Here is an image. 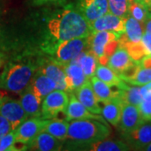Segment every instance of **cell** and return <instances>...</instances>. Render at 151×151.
Instances as JSON below:
<instances>
[{
	"mask_svg": "<svg viewBox=\"0 0 151 151\" xmlns=\"http://www.w3.org/2000/svg\"><path fill=\"white\" fill-rule=\"evenodd\" d=\"M39 50L47 55L57 43L75 38L88 37L92 33L90 23L73 4L45 9L40 16Z\"/></svg>",
	"mask_w": 151,
	"mask_h": 151,
	"instance_id": "obj_1",
	"label": "cell"
},
{
	"mask_svg": "<svg viewBox=\"0 0 151 151\" xmlns=\"http://www.w3.org/2000/svg\"><path fill=\"white\" fill-rule=\"evenodd\" d=\"M37 72V60L34 61L25 55L9 60L0 74V88L14 93H21L30 84Z\"/></svg>",
	"mask_w": 151,
	"mask_h": 151,
	"instance_id": "obj_2",
	"label": "cell"
},
{
	"mask_svg": "<svg viewBox=\"0 0 151 151\" xmlns=\"http://www.w3.org/2000/svg\"><path fill=\"white\" fill-rule=\"evenodd\" d=\"M111 134L107 123L92 119H74L68 125L66 148L68 150H81L86 145L106 139Z\"/></svg>",
	"mask_w": 151,
	"mask_h": 151,
	"instance_id": "obj_3",
	"label": "cell"
},
{
	"mask_svg": "<svg viewBox=\"0 0 151 151\" xmlns=\"http://www.w3.org/2000/svg\"><path fill=\"white\" fill-rule=\"evenodd\" d=\"M87 48L88 37L75 38L56 44L47 56L65 65Z\"/></svg>",
	"mask_w": 151,
	"mask_h": 151,
	"instance_id": "obj_4",
	"label": "cell"
},
{
	"mask_svg": "<svg viewBox=\"0 0 151 151\" xmlns=\"http://www.w3.org/2000/svg\"><path fill=\"white\" fill-rule=\"evenodd\" d=\"M68 103V92L61 90H54L49 93L42 101L41 117L45 119H54L60 113H65Z\"/></svg>",
	"mask_w": 151,
	"mask_h": 151,
	"instance_id": "obj_5",
	"label": "cell"
},
{
	"mask_svg": "<svg viewBox=\"0 0 151 151\" xmlns=\"http://www.w3.org/2000/svg\"><path fill=\"white\" fill-rule=\"evenodd\" d=\"M37 71L53 79L56 82V90L68 91L64 65L49 56H44L37 60Z\"/></svg>",
	"mask_w": 151,
	"mask_h": 151,
	"instance_id": "obj_6",
	"label": "cell"
},
{
	"mask_svg": "<svg viewBox=\"0 0 151 151\" xmlns=\"http://www.w3.org/2000/svg\"><path fill=\"white\" fill-rule=\"evenodd\" d=\"M0 114L9 121L12 130L16 129L19 124L29 118L19 101L4 94L0 97Z\"/></svg>",
	"mask_w": 151,
	"mask_h": 151,
	"instance_id": "obj_7",
	"label": "cell"
},
{
	"mask_svg": "<svg viewBox=\"0 0 151 151\" xmlns=\"http://www.w3.org/2000/svg\"><path fill=\"white\" fill-rule=\"evenodd\" d=\"M47 119H44L41 116L40 117H30L16 129L14 130L15 141L27 145L33 140L40 132H42L46 124Z\"/></svg>",
	"mask_w": 151,
	"mask_h": 151,
	"instance_id": "obj_8",
	"label": "cell"
},
{
	"mask_svg": "<svg viewBox=\"0 0 151 151\" xmlns=\"http://www.w3.org/2000/svg\"><path fill=\"white\" fill-rule=\"evenodd\" d=\"M122 135L130 148L144 150L151 142V119H143L134 129Z\"/></svg>",
	"mask_w": 151,
	"mask_h": 151,
	"instance_id": "obj_9",
	"label": "cell"
},
{
	"mask_svg": "<svg viewBox=\"0 0 151 151\" xmlns=\"http://www.w3.org/2000/svg\"><path fill=\"white\" fill-rule=\"evenodd\" d=\"M92 33L97 31H112L121 37L125 32V19L107 13L90 23Z\"/></svg>",
	"mask_w": 151,
	"mask_h": 151,
	"instance_id": "obj_10",
	"label": "cell"
},
{
	"mask_svg": "<svg viewBox=\"0 0 151 151\" xmlns=\"http://www.w3.org/2000/svg\"><path fill=\"white\" fill-rule=\"evenodd\" d=\"M76 6L89 23L108 12V0H77Z\"/></svg>",
	"mask_w": 151,
	"mask_h": 151,
	"instance_id": "obj_11",
	"label": "cell"
},
{
	"mask_svg": "<svg viewBox=\"0 0 151 151\" xmlns=\"http://www.w3.org/2000/svg\"><path fill=\"white\" fill-rule=\"evenodd\" d=\"M143 121L139 108L129 103H123L121 118L119 121V129L122 134L128 133L135 128Z\"/></svg>",
	"mask_w": 151,
	"mask_h": 151,
	"instance_id": "obj_12",
	"label": "cell"
},
{
	"mask_svg": "<svg viewBox=\"0 0 151 151\" xmlns=\"http://www.w3.org/2000/svg\"><path fill=\"white\" fill-rule=\"evenodd\" d=\"M64 148L63 140L42 131L27 145V150L38 151H57Z\"/></svg>",
	"mask_w": 151,
	"mask_h": 151,
	"instance_id": "obj_13",
	"label": "cell"
},
{
	"mask_svg": "<svg viewBox=\"0 0 151 151\" xmlns=\"http://www.w3.org/2000/svg\"><path fill=\"white\" fill-rule=\"evenodd\" d=\"M69 103L66 107L65 115L66 120L71 121L74 119H92L104 122V119L98 114H94L88 111L82 103L76 98L73 92H69Z\"/></svg>",
	"mask_w": 151,
	"mask_h": 151,
	"instance_id": "obj_14",
	"label": "cell"
},
{
	"mask_svg": "<svg viewBox=\"0 0 151 151\" xmlns=\"http://www.w3.org/2000/svg\"><path fill=\"white\" fill-rule=\"evenodd\" d=\"M74 92L76 98L84 105V107L88 111L94 114H101L102 109L98 105V101L93 92L90 79L87 80L82 86H80Z\"/></svg>",
	"mask_w": 151,
	"mask_h": 151,
	"instance_id": "obj_15",
	"label": "cell"
},
{
	"mask_svg": "<svg viewBox=\"0 0 151 151\" xmlns=\"http://www.w3.org/2000/svg\"><path fill=\"white\" fill-rule=\"evenodd\" d=\"M119 38L117 34L112 31L93 32L88 36V49L97 59L99 56L104 55L105 46L109 41Z\"/></svg>",
	"mask_w": 151,
	"mask_h": 151,
	"instance_id": "obj_16",
	"label": "cell"
},
{
	"mask_svg": "<svg viewBox=\"0 0 151 151\" xmlns=\"http://www.w3.org/2000/svg\"><path fill=\"white\" fill-rule=\"evenodd\" d=\"M65 80L67 84V92H74L81 86L87 80L81 66L78 64L70 62L64 65Z\"/></svg>",
	"mask_w": 151,
	"mask_h": 151,
	"instance_id": "obj_17",
	"label": "cell"
},
{
	"mask_svg": "<svg viewBox=\"0 0 151 151\" xmlns=\"http://www.w3.org/2000/svg\"><path fill=\"white\" fill-rule=\"evenodd\" d=\"M19 103L28 117L41 116V101L34 92L30 84L21 92Z\"/></svg>",
	"mask_w": 151,
	"mask_h": 151,
	"instance_id": "obj_18",
	"label": "cell"
},
{
	"mask_svg": "<svg viewBox=\"0 0 151 151\" xmlns=\"http://www.w3.org/2000/svg\"><path fill=\"white\" fill-rule=\"evenodd\" d=\"M30 86L41 102L49 93L56 90V82L47 76L43 75L38 71L34 76Z\"/></svg>",
	"mask_w": 151,
	"mask_h": 151,
	"instance_id": "obj_19",
	"label": "cell"
},
{
	"mask_svg": "<svg viewBox=\"0 0 151 151\" xmlns=\"http://www.w3.org/2000/svg\"><path fill=\"white\" fill-rule=\"evenodd\" d=\"M134 62L135 61L131 59L126 49L122 46H119L113 52V54L109 56L108 65L119 75Z\"/></svg>",
	"mask_w": 151,
	"mask_h": 151,
	"instance_id": "obj_20",
	"label": "cell"
},
{
	"mask_svg": "<svg viewBox=\"0 0 151 151\" xmlns=\"http://www.w3.org/2000/svg\"><path fill=\"white\" fill-rule=\"evenodd\" d=\"M123 103L119 96L113 97L111 100L104 103L101 113L103 119L113 126H118L121 118Z\"/></svg>",
	"mask_w": 151,
	"mask_h": 151,
	"instance_id": "obj_21",
	"label": "cell"
},
{
	"mask_svg": "<svg viewBox=\"0 0 151 151\" xmlns=\"http://www.w3.org/2000/svg\"><path fill=\"white\" fill-rule=\"evenodd\" d=\"M119 96L123 103H129L139 107L140 105L143 96L141 93V87L139 86H129L126 81H123L118 86Z\"/></svg>",
	"mask_w": 151,
	"mask_h": 151,
	"instance_id": "obj_22",
	"label": "cell"
},
{
	"mask_svg": "<svg viewBox=\"0 0 151 151\" xmlns=\"http://www.w3.org/2000/svg\"><path fill=\"white\" fill-rule=\"evenodd\" d=\"M70 62L81 65L87 79H90L95 74V70L98 64L97 57L92 54L88 48L81 52Z\"/></svg>",
	"mask_w": 151,
	"mask_h": 151,
	"instance_id": "obj_23",
	"label": "cell"
},
{
	"mask_svg": "<svg viewBox=\"0 0 151 151\" xmlns=\"http://www.w3.org/2000/svg\"><path fill=\"white\" fill-rule=\"evenodd\" d=\"M129 150L130 147L126 142L114 139H103L96 143L86 145L81 149V150L92 151H126Z\"/></svg>",
	"mask_w": 151,
	"mask_h": 151,
	"instance_id": "obj_24",
	"label": "cell"
},
{
	"mask_svg": "<svg viewBox=\"0 0 151 151\" xmlns=\"http://www.w3.org/2000/svg\"><path fill=\"white\" fill-rule=\"evenodd\" d=\"M90 81L92 83L93 92L95 93L98 102L104 103L111 100L113 97L119 96V91H113L109 85L98 79L97 76H92L90 78Z\"/></svg>",
	"mask_w": 151,
	"mask_h": 151,
	"instance_id": "obj_25",
	"label": "cell"
},
{
	"mask_svg": "<svg viewBox=\"0 0 151 151\" xmlns=\"http://www.w3.org/2000/svg\"><path fill=\"white\" fill-rule=\"evenodd\" d=\"M144 24L136 20L134 18L128 15L125 18V32L124 35L127 40L132 42L141 41L144 35Z\"/></svg>",
	"mask_w": 151,
	"mask_h": 151,
	"instance_id": "obj_26",
	"label": "cell"
},
{
	"mask_svg": "<svg viewBox=\"0 0 151 151\" xmlns=\"http://www.w3.org/2000/svg\"><path fill=\"white\" fill-rule=\"evenodd\" d=\"M69 123L64 120L54 119H47L43 131L48 133L60 140L65 141L67 139V131H68Z\"/></svg>",
	"mask_w": 151,
	"mask_h": 151,
	"instance_id": "obj_27",
	"label": "cell"
},
{
	"mask_svg": "<svg viewBox=\"0 0 151 151\" xmlns=\"http://www.w3.org/2000/svg\"><path fill=\"white\" fill-rule=\"evenodd\" d=\"M119 46H122L126 49L131 59L135 62H139L143 57L146 55L145 49L142 41H139V42L129 41L124 37V35L119 38Z\"/></svg>",
	"mask_w": 151,
	"mask_h": 151,
	"instance_id": "obj_28",
	"label": "cell"
},
{
	"mask_svg": "<svg viewBox=\"0 0 151 151\" xmlns=\"http://www.w3.org/2000/svg\"><path fill=\"white\" fill-rule=\"evenodd\" d=\"M95 75L98 79L106 82L110 86H119L123 81L119 74H117L114 70L107 65L97 64Z\"/></svg>",
	"mask_w": 151,
	"mask_h": 151,
	"instance_id": "obj_29",
	"label": "cell"
},
{
	"mask_svg": "<svg viewBox=\"0 0 151 151\" xmlns=\"http://www.w3.org/2000/svg\"><path fill=\"white\" fill-rule=\"evenodd\" d=\"M108 12L125 19L129 15V0H108Z\"/></svg>",
	"mask_w": 151,
	"mask_h": 151,
	"instance_id": "obj_30",
	"label": "cell"
},
{
	"mask_svg": "<svg viewBox=\"0 0 151 151\" xmlns=\"http://www.w3.org/2000/svg\"><path fill=\"white\" fill-rule=\"evenodd\" d=\"M151 81V68L143 67L139 65L135 76L127 83L135 86H144Z\"/></svg>",
	"mask_w": 151,
	"mask_h": 151,
	"instance_id": "obj_31",
	"label": "cell"
},
{
	"mask_svg": "<svg viewBox=\"0 0 151 151\" xmlns=\"http://www.w3.org/2000/svg\"><path fill=\"white\" fill-rule=\"evenodd\" d=\"M129 14L136 20L139 21L143 24L148 19L147 18V10L144 6L139 3L135 2L134 0H129Z\"/></svg>",
	"mask_w": 151,
	"mask_h": 151,
	"instance_id": "obj_32",
	"label": "cell"
},
{
	"mask_svg": "<svg viewBox=\"0 0 151 151\" xmlns=\"http://www.w3.org/2000/svg\"><path fill=\"white\" fill-rule=\"evenodd\" d=\"M139 108L142 119H151V91L143 96V99Z\"/></svg>",
	"mask_w": 151,
	"mask_h": 151,
	"instance_id": "obj_33",
	"label": "cell"
},
{
	"mask_svg": "<svg viewBox=\"0 0 151 151\" xmlns=\"http://www.w3.org/2000/svg\"><path fill=\"white\" fill-rule=\"evenodd\" d=\"M15 143V137L14 130L10 131L9 134L4 135L0 139V151L14 150V145Z\"/></svg>",
	"mask_w": 151,
	"mask_h": 151,
	"instance_id": "obj_34",
	"label": "cell"
},
{
	"mask_svg": "<svg viewBox=\"0 0 151 151\" xmlns=\"http://www.w3.org/2000/svg\"><path fill=\"white\" fill-rule=\"evenodd\" d=\"M66 0H30V3L33 6L40 7L47 5H59L65 4Z\"/></svg>",
	"mask_w": 151,
	"mask_h": 151,
	"instance_id": "obj_35",
	"label": "cell"
},
{
	"mask_svg": "<svg viewBox=\"0 0 151 151\" xmlns=\"http://www.w3.org/2000/svg\"><path fill=\"white\" fill-rule=\"evenodd\" d=\"M12 131V127L9 121L0 114V139Z\"/></svg>",
	"mask_w": 151,
	"mask_h": 151,
	"instance_id": "obj_36",
	"label": "cell"
},
{
	"mask_svg": "<svg viewBox=\"0 0 151 151\" xmlns=\"http://www.w3.org/2000/svg\"><path fill=\"white\" fill-rule=\"evenodd\" d=\"M119 46V39H115L109 41L104 49V55L110 56Z\"/></svg>",
	"mask_w": 151,
	"mask_h": 151,
	"instance_id": "obj_37",
	"label": "cell"
},
{
	"mask_svg": "<svg viewBox=\"0 0 151 151\" xmlns=\"http://www.w3.org/2000/svg\"><path fill=\"white\" fill-rule=\"evenodd\" d=\"M141 41L145 49L146 55H151V34L144 32Z\"/></svg>",
	"mask_w": 151,
	"mask_h": 151,
	"instance_id": "obj_38",
	"label": "cell"
},
{
	"mask_svg": "<svg viewBox=\"0 0 151 151\" xmlns=\"http://www.w3.org/2000/svg\"><path fill=\"white\" fill-rule=\"evenodd\" d=\"M135 2L139 3L144 6L147 10V18L148 19H151V0H134Z\"/></svg>",
	"mask_w": 151,
	"mask_h": 151,
	"instance_id": "obj_39",
	"label": "cell"
},
{
	"mask_svg": "<svg viewBox=\"0 0 151 151\" xmlns=\"http://www.w3.org/2000/svg\"><path fill=\"white\" fill-rule=\"evenodd\" d=\"M139 63L143 67L151 68V55H145L139 61Z\"/></svg>",
	"mask_w": 151,
	"mask_h": 151,
	"instance_id": "obj_40",
	"label": "cell"
},
{
	"mask_svg": "<svg viewBox=\"0 0 151 151\" xmlns=\"http://www.w3.org/2000/svg\"><path fill=\"white\" fill-rule=\"evenodd\" d=\"M108 60H109V56L106 55H103L99 56V57L97 58V62H98V64H100V65H108Z\"/></svg>",
	"mask_w": 151,
	"mask_h": 151,
	"instance_id": "obj_41",
	"label": "cell"
},
{
	"mask_svg": "<svg viewBox=\"0 0 151 151\" xmlns=\"http://www.w3.org/2000/svg\"><path fill=\"white\" fill-rule=\"evenodd\" d=\"M144 26H145V32L151 34V19H149L145 22Z\"/></svg>",
	"mask_w": 151,
	"mask_h": 151,
	"instance_id": "obj_42",
	"label": "cell"
},
{
	"mask_svg": "<svg viewBox=\"0 0 151 151\" xmlns=\"http://www.w3.org/2000/svg\"><path fill=\"white\" fill-rule=\"evenodd\" d=\"M144 150H146V151H151V142L148 145L146 146L145 148L144 149Z\"/></svg>",
	"mask_w": 151,
	"mask_h": 151,
	"instance_id": "obj_43",
	"label": "cell"
},
{
	"mask_svg": "<svg viewBox=\"0 0 151 151\" xmlns=\"http://www.w3.org/2000/svg\"><path fill=\"white\" fill-rule=\"evenodd\" d=\"M2 65V58H1V55H0V67Z\"/></svg>",
	"mask_w": 151,
	"mask_h": 151,
	"instance_id": "obj_44",
	"label": "cell"
},
{
	"mask_svg": "<svg viewBox=\"0 0 151 151\" xmlns=\"http://www.w3.org/2000/svg\"><path fill=\"white\" fill-rule=\"evenodd\" d=\"M2 94H3V93H2V92H0V97H1V96H2Z\"/></svg>",
	"mask_w": 151,
	"mask_h": 151,
	"instance_id": "obj_45",
	"label": "cell"
},
{
	"mask_svg": "<svg viewBox=\"0 0 151 151\" xmlns=\"http://www.w3.org/2000/svg\"><path fill=\"white\" fill-rule=\"evenodd\" d=\"M0 14H1V7H0Z\"/></svg>",
	"mask_w": 151,
	"mask_h": 151,
	"instance_id": "obj_46",
	"label": "cell"
}]
</instances>
